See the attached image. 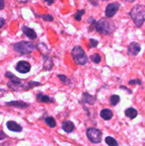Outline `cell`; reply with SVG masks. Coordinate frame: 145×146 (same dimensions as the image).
Returning <instances> with one entry per match:
<instances>
[{
  "label": "cell",
  "mask_w": 145,
  "mask_h": 146,
  "mask_svg": "<svg viewBox=\"0 0 145 146\" xmlns=\"http://www.w3.org/2000/svg\"><path fill=\"white\" fill-rule=\"evenodd\" d=\"M5 76L10 79V81L8 82L7 85L13 91H19V89H21V88L25 90H28L33 87L40 85V83L34 82V81H29V82L26 83V84H22L21 80H20L18 77H16L9 71H7V73L5 74Z\"/></svg>",
  "instance_id": "obj_1"
},
{
  "label": "cell",
  "mask_w": 145,
  "mask_h": 146,
  "mask_svg": "<svg viewBox=\"0 0 145 146\" xmlns=\"http://www.w3.org/2000/svg\"><path fill=\"white\" fill-rule=\"evenodd\" d=\"M129 15L137 27H141L145 21V6L138 4L131 10Z\"/></svg>",
  "instance_id": "obj_2"
},
{
  "label": "cell",
  "mask_w": 145,
  "mask_h": 146,
  "mask_svg": "<svg viewBox=\"0 0 145 146\" xmlns=\"http://www.w3.org/2000/svg\"><path fill=\"white\" fill-rule=\"evenodd\" d=\"M95 27L98 33L103 35H108V34H112L116 29L114 22L105 18L101 19L98 22L95 23Z\"/></svg>",
  "instance_id": "obj_3"
},
{
  "label": "cell",
  "mask_w": 145,
  "mask_h": 146,
  "mask_svg": "<svg viewBox=\"0 0 145 146\" xmlns=\"http://www.w3.org/2000/svg\"><path fill=\"white\" fill-rule=\"evenodd\" d=\"M13 48L18 54L21 55H25L33 52L35 50L36 46H34V43L31 41H22L14 44L13 45Z\"/></svg>",
  "instance_id": "obj_4"
},
{
  "label": "cell",
  "mask_w": 145,
  "mask_h": 146,
  "mask_svg": "<svg viewBox=\"0 0 145 146\" xmlns=\"http://www.w3.org/2000/svg\"><path fill=\"white\" fill-rule=\"evenodd\" d=\"M72 59L77 65H85L88 61V58L85 51L79 46H75L71 52Z\"/></svg>",
  "instance_id": "obj_5"
},
{
  "label": "cell",
  "mask_w": 145,
  "mask_h": 146,
  "mask_svg": "<svg viewBox=\"0 0 145 146\" xmlns=\"http://www.w3.org/2000/svg\"><path fill=\"white\" fill-rule=\"evenodd\" d=\"M88 138L92 143L98 144L102 141V133L100 130L95 128H88L86 131Z\"/></svg>",
  "instance_id": "obj_6"
},
{
  "label": "cell",
  "mask_w": 145,
  "mask_h": 146,
  "mask_svg": "<svg viewBox=\"0 0 145 146\" xmlns=\"http://www.w3.org/2000/svg\"><path fill=\"white\" fill-rule=\"evenodd\" d=\"M119 7H120V4L118 2H113L109 4L107 6L106 9H105V16L107 18H111V17H114L117 12Z\"/></svg>",
  "instance_id": "obj_7"
},
{
  "label": "cell",
  "mask_w": 145,
  "mask_h": 146,
  "mask_svg": "<svg viewBox=\"0 0 145 146\" xmlns=\"http://www.w3.org/2000/svg\"><path fill=\"white\" fill-rule=\"evenodd\" d=\"M31 68V67L29 63L25 61H19L17 63L16 66V70L21 74H26V73L29 72Z\"/></svg>",
  "instance_id": "obj_8"
},
{
  "label": "cell",
  "mask_w": 145,
  "mask_h": 146,
  "mask_svg": "<svg viewBox=\"0 0 145 146\" xmlns=\"http://www.w3.org/2000/svg\"><path fill=\"white\" fill-rule=\"evenodd\" d=\"M141 51V46L138 43L136 42H132L130 45L128 47L127 54L129 56H135L137 55Z\"/></svg>",
  "instance_id": "obj_9"
},
{
  "label": "cell",
  "mask_w": 145,
  "mask_h": 146,
  "mask_svg": "<svg viewBox=\"0 0 145 146\" xmlns=\"http://www.w3.org/2000/svg\"><path fill=\"white\" fill-rule=\"evenodd\" d=\"M96 101V97L90 95L88 93L85 92L82 94V99L80 100V104H88L90 105H93Z\"/></svg>",
  "instance_id": "obj_10"
},
{
  "label": "cell",
  "mask_w": 145,
  "mask_h": 146,
  "mask_svg": "<svg viewBox=\"0 0 145 146\" xmlns=\"http://www.w3.org/2000/svg\"><path fill=\"white\" fill-rule=\"evenodd\" d=\"M21 30H22L23 33H24L28 38H29L30 39H36V38L37 34L33 29L29 28V27H26V26H23V27H21Z\"/></svg>",
  "instance_id": "obj_11"
},
{
  "label": "cell",
  "mask_w": 145,
  "mask_h": 146,
  "mask_svg": "<svg viewBox=\"0 0 145 146\" xmlns=\"http://www.w3.org/2000/svg\"><path fill=\"white\" fill-rule=\"evenodd\" d=\"M7 127L9 131H13V132H21L23 130L22 127L18 125L15 121H10L7 123Z\"/></svg>",
  "instance_id": "obj_12"
},
{
  "label": "cell",
  "mask_w": 145,
  "mask_h": 146,
  "mask_svg": "<svg viewBox=\"0 0 145 146\" xmlns=\"http://www.w3.org/2000/svg\"><path fill=\"white\" fill-rule=\"evenodd\" d=\"M6 105L9 106L16 107V108H28V106H29V104H26V103H25V102H23V101H11V102L6 103Z\"/></svg>",
  "instance_id": "obj_13"
},
{
  "label": "cell",
  "mask_w": 145,
  "mask_h": 146,
  "mask_svg": "<svg viewBox=\"0 0 145 146\" xmlns=\"http://www.w3.org/2000/svg\"><path fill=\"white\" fill-rule=\"evenodd\" d=\"M62 128L65 132L69 133L72 132L74 131V129H75V125H74L73 123L70 121H64L62 123Z\"/></svg>",
  "instance_id": "obj_14"
},
{
  "label": "cell",
  "mask_w": 145,
  "mask_h": 146,
  "mask_svg": "<svg viewBox=\"0 0 145 146\" xmlns=\"http://www.w3.org/2000/svg\"><path fill=\"white\" fill-rule=\"evenodd\" d=\"M53 66V62L51 57L48 55L44 56V68L46 71H50Z\"/></svg>",
  "instance_id": "obj_15"
},
{
  "label": "cell",
  "mask_w": 145,
  "mask_h": 146,
  "mask_svg": "<svg viewBox=\"0 0 145 146\" xmlns=\"http://www.w3.org/2000/svg\"><path fill=\"white\" fill-rule=\"evenodd\" d=\"M36 100L38 102L41 103H52L53 102V98H51L50 96L47 95H44L42 94H36Z\"/></svg>",
  "instance_id": "obj_16"
},
{
  "label": "cell",
  "mask_w": 145,
  "mask_h": 146,
  "mask_svg": "<svg viewBox=\"0 0 145 146\" xmlns=\"http://www.w3.org/2000/svg\"><path fill=\"white\" fill-rule=\"evenodd\" d=\"M100 116L105 121H108V120H110L112 118V116H113V113H112V111L111 110L105 108V109L102 110L100 111Z\"/></svg>",
  "instance_id": "obj_17"
},
{
  "label": "cell",
  "mask_w": 145,
  "mask_h": 146,
  "mask_svg": "<svg viewBox=\"0 0 145 146\" xmlns=\"http://www.w3.org/2000/svg\"><path fill=\"white\" fill-rule=\"evenodd\" d=\"M125 115L130 119H134L138 115V112L136 109L133 108H129L125 111Z\"/></svg>",
  "instance_id": "obj_18"
},
{
  "label": "cell",
  "mask_w": 145,
  "mask_h": 146,
  "mask_svg": "<svg viewBox=\"0 0 145 146\" xmlns=\"http://www.w3.org/2000/svg\"><path fill=\"white\" fill-rule=\"evenodd\" d=\"M119 100H120V98H119V96L112 95V96L110 97L109 102H110V104L112 106H115L117 105L118 103L119 102Z\"/></svg>",
  "instance_id": "obj_19"
},
{
  "label": "cell",
  "mask_w": 145,
  "mask_h": 146,
  "mask_svg": "<svg viewBox=\"0 0 145 146\" xmlns=\"http://www.w3.org/2000/svg\"><path fill=\"white\" fill-rule=\"evenodd\" d=\"M45 122L50 128H54L56 125V123L53 117H47L45 119Z\"/></svg>",
  "instance_id": "obj_20"
},
{
  "label": "cell",
  "mask_w": 145,
  "mask_h": 146,
  "mask_svg": "<svg viewBox=\"0 0 145 146\" xmlns=\"http://www.w3.org/2000/svg\"><path fill=\"white\" fill-rule=\"evenodd\" d=\"M105 143L109 146H117L118 143L117 142L115 138H112V137H107L105 138Z\"/></svg>",
  "instance_id": "obj_21"
},
{
  "label": "cell",
  "mask_w": 145,
  "mask_h": 146,
  "mask_svg": "<svg viewBox=\"0 0 145 146\" xmlns=\"http://www.w3.org/2000/svg\"><path fill=\"white\" fill-rule=\"evenodd\" d=\"M85 13V9L78 10V11H77V12L74 14V18H75V19L77 20V21H81V19H82V15H83Z\"/></svg>",
  "instance_id": "obj_22"
},
{
  "label": "cell",
  "mask_w": 145,
  "mask_h": 146,
  "mask_svg": "<svg viewBox=\"0 0 145 146\" xmlns=\"http://www.w3.org/2000/svg\"><path fill=\"white\" fill-rule=\"evenodd\" d=\"M90 58L91 59V61H92L95 64H99L101 61V56L98 54H95L93 55L90 56Z\"/></svg>",
  "instance_id": "obj_23"
},
{
  "label": "cell",
  "mask_w": 145,
  "mask_h": 146,
  "mask_svg": "<svg viewBox=\"0 0 145 146\" xmlns=\"http://www.w3.org/2000/svg\"><path fill=\"white\" fill-rule=\"evenodd\" d=\"M58 78H59L60 81L62 83H63L64 84H69V79H68L65 75H61V74H59V75H58Z\"/></svg>",
  "instance_id": "obj_24"
},
{
  "label": "cell",
  "mask_w": 145,
  "mask_h": 146,
  "mask_svg": "<svg viewBox=\"0 0 145 146\" xmlns=\"http://www.w3.org/2000/svg\"><path fill=\"white\" fill-rule=\"evenodd\" d=\"M39 17H41L44 21H52L53 20V17L51 14H45V15H41L39 16Z\"/></svg>",
  "instance_id": "obj_25"
},
{
  "label": "cell",
  "mask_w": 145,
  "mask_h": 146,
  "mask_svg": "<svg viewBox=\"0 0 145 146\" xmlns=\"http://www.w3.org/2000/svg\"><path fill=\"white\" fill-rule=\"evenodd\" d=\"M98 45V41L95 39L90 38L89 41V47L90 48H94Z\"/></svg>",
  "instance_id": "obj_26"
},
{
  "label": "cell",
  "mask_w": 145,
  "mask_h": 146,
  "mask_svg": "<svg viewBox=\"0 0 145 146\" xmlns=\"http://www.w3.org/2000/svg\"><path fill=\"white\" fill-rule=\"evenodd\" d=\"M129 84H130V85H134V84H139V85H142V81H141L139 79L131 80V81H129Z\"/></svg>",
  "instance_id": "obj_27"
},
{
  "label": "cell",
  "mask_w": 145,
  "mask_h": 146,
  "mask_svg": "<svg viewBox=\"0 0 145 146\" xmlns=\"http://www.w3.org/2000/svg\"><path fill=\"white\" fill-rule=\"evenodd\" d=\"M7 135L2 131H0V141L5 139V138H7Z\"/></svg>",
  "instance_id": "obj_28"
},
{
  "label": "cell",
  "mask_w": 145,
  "mask_h": 146,
  "mask_svg": "<svg viewBox=\"0 0 145 146\" xmlns=\"http://www.w3.org/2000/svg\"><path fill=\"white\" fill-rule=\"evenodd\" d=\"M4 24H5V19L0 17V29L2 28L3 26L4 25Z\"/></svg>",
  "instance_id": "obj_29"
},
{
  "label": "cell",
  "mask_w": 145,
  "mask_h": 146,
  "mask_svg": "<svg viewBox=\"0 0 145 146\" xmlns=\"http://www.w3.org/2000/svg\"><path fill=\"white\" fill-rule=\"evenodd\" d=\"M120 88H122L123 90H125V91H127L128 94H132V91H131V90H129V88H127L126 86H121Z\"/></svg>",
  "instance_id": "obj_30"
},
{
  "label": "cell",
  "mask_w": 145,
  "mask_h": 146,
  "mask_svg": "<svg viewBox=\"0 0 145 146\" xmlns=\"http://www.w3.org/2000/svg\"><path fill=\"white\" fill-rule=\"evenodd\" d=\"M4 8V0H0V10Z\"/></svg>",
  "instance_id": "obj_31"
},
{
  "label": "cell",
  "mask_w": 145,
  "mask_h": 146,
  "mask_svg": "<svg viewBox=\"0 0 145 146\" xmlns=\"http://www.w3.org/2000/svg\"><path fill=\"white\" fill-rule=\"evenodd\" d=\"M44 1L47 2L48 5H51L53 3V0H44Z\"/></svg>",
  "instance_id": "obj_32"
},
{
  "label": "cell",
  "mask_w": 145,
  "mask_h": 146,
  "mask_svg": "<svg viewBox=\"0 0 145 146\" xmlns=\"http://www.w3.org/2000/svg\"><path fill=\"white\" fill-rule=\"evenodd\" d=\"M18 1H19V2H21V3H26L28 2V1H29L30 0H17Z\"/></svg>",
  "instance_id": "obj_33"
},
{
  "label": "cell",
  "mask_w": 145,
  "mask_h": 146,
  "mask_svg": "<svg viewBox=\"0 0 145 146\" xmlns=\"http://www.w3.org/2000/svg\"><path fill=\"white\" fill-rule=\"evenodd\" d=\"M125 1H126L127 2H129V3H132L133 2V1H134L135 0H125Z\"/></svg>",
  "instance_id": "obj_34"
},
{
  "label": "cell",
  "mask_w": 145,
  "mask_h": 146,
  "mask_svg": "<svg viewBox=\"0 0 145 146\" xmlns=\"http://www.w3.org/2000/svg\"><path fill=\"white\" fill-rule=\"evenodd\" d=\"M102 1H109V0H102Z\"/></svg>",
  "instance_id": "obj_35"
}]
</instances>
